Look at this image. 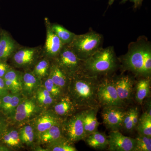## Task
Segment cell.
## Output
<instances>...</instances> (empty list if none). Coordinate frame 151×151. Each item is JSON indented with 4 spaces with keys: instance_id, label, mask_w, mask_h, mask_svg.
<instances>
[{
    "instance_id": "cell-1",
    "label": "cell",
    "mask_w": 151,
    "mask_h": 151,
    "mask_svg": "<svg viewBox=\"0 0 151 151\" xmlns=\"http://www.w3.org/2000/svg\"><path fill=\"white\" fill-rule=\"evenodd\" d=\"M99 81L97 76L86 74L82 70L70 78L67 94L77 109L100 107L97 97Z\"/></svg>"
},
{
    "instance_id": "cell-2",
    "label": "cell",
    "mask_w": 151,
    "mask_h": 151,
    "mask_svg": "<svg viewBox=\"0 0 151 151\" xmlns=\"http://www.w3.org/2000/svg\"><path fill=\"white\" fill-rule=\"evenodd\" d=\"M117 58L113 47L100 48L84 60L82 70L92 76L109 74L116 69Z\"/></svg>"
},
{
    "instance_id": "cell-3",
    "label": "cell",
    "mask_w": 151,
    "mask_h": 151,
    "mask_svg": "<svg viewBox=\"0 0 151 151\" xmlns=\"http://www.w3.org/2000/svg\"><path fill=\"white\" fill-rule=\"evenodd\" d=\"M103 37L99 34L91 32L76 35L68 45L79 59L86 60L100 48Z\"/></svg>"
},
{
    "instance_id": "cell-4",
    "label": "cell",
    "mask_w": 151,
    "mask_h": 151,
    "mask_svg": "<svg viewBox=\"0 0 151 151\" xmlns=\"http://www.w3.org/2000/svg\"><path fill=\"white\" fill-rule=\"evenodd\" d=\"M44 110L33 97H24L13 115L8 119L9 123H12L15 127H21L33 120Z\"/></svg>"
},
{
    "instance_id": "cell-5",
    "label": "cell",
    "mask_w": 151,
    "mask_h": 151,
    "mask_svg": "<svg viewBox=\"0 0 151 151\" xmlns=\"http://www.w3.org/2000/svg\"><path fill=\"white\" fill-rule=\"evenodd\" d=\"M149 45L143 42L132 44L123 58L125 70H129L136 76H143L145 52Z\"/></svg>"
},
{
    "instance_id": "cell-6",
    "label": "cell",
    "mask_w": 151,
    "mask_h": 151,
    "mask_svg": "<svg viewBox=\"0 0 151 151\" xmlns=\"http://www.w3.org/2000/svg\"><path fill=\"white\" fill-rule=\"evenodd\" d=\"M97 97L100 107H124L126 106L119 97L113 79L105 78L99 81Z\"/></svg>"
},
{
    "instance_id": "cell-7",
    "label": "cell",
    "mask_w": 151,
    "mask_h": 151,
    "mask_svg": "<svg viewBox=\"0 0 151 151\" xmlns=\"http://www.w3.org/2000/svg\"><path fill=\"white\" fill-rule=\"evenodd\" d=\"M54 58L55 63L70 78L82 69L84 61L78 58L68 45L63 46Z\"/></svg>"
},
{
    "instance_id": "cell-8",
    "label": "cell",
    "mask_w": 151,
    "mask_h": 151,
    "mask_svg": "<svg viewBox=\"0 0 151 151\" xmlns=\"http://www.w3.org/2000/svg\"><path fill=\"white\" fill-rule=\"evenodd\" d=\"M64 119L62 123L64 137L74 143L84 140L86 137L84 132L82 111Z\"/></svg>"
},
{
    "instance_id": "cell-9",
    "label": "cell",
    "mask_w": 151,
    "mask_h": 151,
    "mask_svg": "<svg viewBox=\"0 0 151 151\" xmlns=\"http://www.w3.org/2000/svg\"><path fill=\"white\" fill-rule=\"evenodd\" d=\"M126 112L124 107H104L102 112V117L105 127L111 131L119 130L123 127Z\"/></svg>"
},
{
    "instance_id": "cell-10",
    "label": "cell",
    "mask_w": 151,
    "mask_h": 151,
    "mask_svg": "<svg viewBox=\"0 0 151 151\" xmlns=\"http://www.w3.org/2000/svg\"><path fill=\"white\" fill-rule=\"evenodd\" d=\"M63 120L57 116L52 110H44L32 120V125L34 128L37 137L53 125L62 124Z\"/></svg>"
},
{
    "instance_id": "cell-11",
    "label": "cell",
    "mask_w": 151,
    "mask_h": 151,
    "mask_svg": "<svg viewBox=\"0 0 151 151\" xmlns=\"http://www.w3.org/2000/svg\"><path fill=\"white\" fill-rule=\"evenodd\" d=\"M108 150L111 151H133L135 139L122 134L119 130L111 131L108 137Z\"/></svg>"
},
{
    "instance_id": "cell-12",
    "label": "cell",
    "mask_w": 151,
    "mask_h": 151,
    "mask_svg": "<svg viewBox=\"0 0 151 151\" xmlns=\"http://www.w3.org/2000/svg\"><path fill=\"white\" fill-rule=\"evenodd\" d=\"M113 80L119 98L127 105L132 100L134 80L128 75L121 76Z\"/></svg>"
},
{
    "instance_id": "cell-13",
    "label": "cell",
    "mask_w": 151,
    "mask_h": 151,
    "mask_svg": "<svg viewBox=\"0 0 151 151\" xmlns=\"http://www.w3.org/2000/svg\"><path fill=\"white\" fill-rule=\"evenodd\" d=\"M46 39L44 47L45 54L47 57L55 58L59 53L64 45L51 28V24L47 19Z\"/></svg>"
},
{
    "instance_id": "cell-14",
    "label": "cell",
    "mask_w": 151,
    "mask_h": 151,
    "mask_svg": "<svg viewBox=\"0 0 151 151\" xmlns=\"http://www.w3.org/2000/svg\"><path fill=\"white\" fill-rule=\"evenodd\" d=\"M52 107L53 112L63 120L75 114L78 109L67 94L56 100Z\"/></svg>"
},
{
    "instance_id": "cell-15",
    "label": "cell",
    "mask_w": 151,
    "mask_h": 151,
    "mask_svg": "<svg viewBox=\"0 0 151 151\" xmlns=\"http://www.w3.org/2000/svg\"><path fill=\"white\" fill-rule=\"evenodd\" d=\"M39 51L37 48L24 47L13 54L12 60L17 67H27L32 64L37 58Z\"/></svg>"
},
{
    "instance_id": "cell-16",
    "label": "cell",
    "mask_w": 151,
    "mask_h": 151,
    "mask_svg": "<svg viewBox=\"0 0 151 151\" xmlns=\"http://www.w3.org/2000/svg\"><path fill=\"white\" fill-rule=\"evenodd\" d=\"M24 96L22 93L11 92L0 98V112L8 119L13 114L17 107Z\"/></svg>"
},
{
    "instance_id": "cell-17",
    "label": "cell",
    "mask_w": 151,
    "mask_h": 151,
    "mask_svg": "<svg viewBox=\"0 0 151 151\" xmlns=\"http://www.w3.org/2000/svg\"><path fill=\"white\" fill-rule=\"evenodd\" d=\"M41 84V81L32 71L22 73V94L25 97H32Z\"/></svg>"
},
{
    "instance_id": "cell-18",
    "label": "cell",
    "mask_w": 151,
    "mask_h": 151,
    "mask_svg": "<svg viewBox=\"0 0 151 151\" xmlns=\"http://www.w3.org/2000/svg\"><path fill=\"white\" fill-rule=\"evenodd\" d=\"M99 108H88L82 111V121L86 136L97 131L98 129L100 124L97 118Z\"/></svg>"
},
{
    "instance_id": "cell-19",
    "label": "cell",
    "mask_w": 151,
    "mask_h": 151,
    "mask_svg": "<svg viewBox=\"0 0 151 151\" xmlns=\"http://www.w3.org/2000/svg\"><path fill=\"white\" fill-rule=\"evenodd\" d=\"M65 137L63 132L62 124H55L37 137L38 142L46 145Z\"/></svg>"
},
{
    "instance_id": "cell-20",
    "label": "cell",
    "mask_w": 151,
    "mask_h": 151,
    "mask_svg": "<svg viewBox=\"0 0 151 151\" xmlns=\"http://www.w3.org/2000/svg\"><path fill=\"white\" fill-rule=\"evenodd\" d=\"M3 78L9 92L12 93H22V73L11 68Z\"/></svg>"
},
{
    "instance_id": "cell-21",
    "label": "cell",
    "mask_w": 151,
    "mask_h": 151,
    "mask_svg": "<svg viewBox=\"0 0 151 151\" xmlns=\"http://www.w3.org/2000/svg\"><path fill=\"white\" fill-rule=\"evenodd\" d=\"M48 76L63 91L67 90L70 78L55 62L50 64Z\"/></svg>"
},
{
    "instance_id": "cell-22",
    "label": "cell",
    "mask_w": 151,
    "mask_h": 151,
    "mask_svg": "<svg viewBox=\"0 0 151 151\" xmlns=\"http://www.w3.org/2000/svg\"><path fill=\"white\" fill-rule=\"evenodd\" d=\"M16 48L15 42L6 32L2 30L0 40V60L6 61Z\"/></svg>"
},
{
    "instance_id": "cell-23",
    "label": "cell",
    "mask_w": 151,
    "mask_h": 151,
    "mask_svg": "<svg viewBox=\"0 0 151 151\" xmlns=\"http://www.w3.org/2000/svg\"><path fill=\"white\" fill-rule=\"evenodd\" d=\"M84 140L88 146L96 150H104L108 147V137L98 131L86 136Z\"/></svg>"
},
{
    "instance_id": "cell-24",
    "label": "cell",
    "mask_w": 151,
    "mask_h": 151,
    "mask_svg": "<svg viewBox=\"0 0 151 151\" xmlns=\"http://www.w3.org/2000/svg\"><path fill=\"white\" fill-rule=\"evenodd\" d=\"M10 148H19L22 146L19 130L14 128H7L3 134L1 141Z\"/></svg>"
},
{
    "instance_id": "cell-25",
    "label": "cell",
    "mask_w": 151,
    "mask_h": 151,
    "mask_svg": "<svg viewBox=\"0 0 151 151\" xmlns=\"http://www.w3.org/2000/svg\"><path fill=\"white\" fill-rule=\"evenodd\" d=\"M33 97L44 110L52 106L56 101L44 86L41 85L38 88Z\"/></svg>"
},
{
    "instance_id": "cell-26",
    "label": "cell",
    "mask_w": 151,
    "mask_h": 151,
    "mask_svg": "<svg viewBox=\"0 0 151 151\" xmlns=\"http://www.w3.org/2000/svg\"><path fill=\"white\" fill-rule=\"evenodd\" d=\"M20 139L22 144L27 146H32L37 139L35 130L32 124H26L19 130Z\"/></svg>"
},
{
    "instance_id": "cell-27",
    "label": "cell",
    "mask_w": 151,
    "mask_h": 151,
    "mask_svg": "<svg viewBox=\"0 0 151 151\" xmlns=\"http://www.w3.org/2000/svg\"><path fill=\"white\" fill-rule=\"evenodd\" d=\"M150 89V81L149 78H145L138 81L136 86L135 99L139 104L148 96Z\"/></svg>"
},
{
    "instance_id": "cell-28",
    "label": "cell",
    "mask_w": 151,
    "mask_h": 151,
    "mask_svg": "<svg viewBox=\"0 0 151 151\" xmlns=\"http://www.w3.org/2000/svg\"><path fill=\"white\" fill-rule=\"evenodd\" d=\"M135 129L140 135L151 137V114L147 112L143 113Z\"/></svg>"
},
{
    "instance_id": "cell-29",
    "label": "cell",
    "mask_w": 151,
    "mask_h": 151,
    "mask_svg": "<svg viewBox=\"0 0 151 151\" xmlns=\"http://www.w3.org/2000/svg\"><path fill=\"white\" fill-rule=\"evenodd\" d=\"M47 150L48 151H76L73 143L65 137L46 145Z\"/></svg>"
},
{
    "instance_id": "cell-30",
    "label": "cell",
    "mask_w": 151,
    "mask_h": 151,
    "mask_svg": "<svg viewBox=\"0 0 151 151\" xmlns=\"http://www.w3.org/2000/svg\"><path fill=\"white\" fill-rule=\"evenodd\" d=\"M52 29L64 45L69 44L76 35L58 24H51Z\"/></svg>"
},
{
    "instance_id": "cell-31",
    "label": "cell",
    "mask_w": 151,
    "mask_h": 151,
    "mask_svg": "<svg viewBox=\"0 0 151 151\" xmlns=\"http://www.w3.org/2000/svg\"><path fill=\"white\" fill-rule=\"evenodd\" d=\"M50 64L49 60L46 58L41 60L36 64L32 72L41 81L48 77Z\"/></svg>"
},
{
    "instance_id": "cell-32",
    "label": "cell",
    "mask_w": 151,
    "mask_h": 151,
    "mask_svg": "<svg viewBox=\"0 0 151 151\" xmlns=\"http://www.w3.org/2000/svg\"><path fill=\"white\" fill-rule=\"evenodd\" d=\"M43 86L56 100L65 94H64V91L55 84L48 76L44 82Z\"/></svg>"
},
{
    "instance_id": "cell-33",
    "label": "cell",
    "mask_w": 151,
    "mask_h": 151,
    "mask_svg": "<svg viewBox=\"0 0 151 151\" xmlns=\"http://www.w3.org/2000/svg\"><path fill=\"white\" fill-rule=\"evenodd\" d=\"M135 139L133 151H151V137L140 135Z\"/></svg>"
},
{
    "instance_id": "cell-34",
    "label": "cell",
    "mask_w": 151,
    "mask_h": 151,
    "mask_svg": "<svg viewBox=\"0 0 151 151\" xmlns=\"http://www.w3.org/2000/svg\"><path fill=\"white\" fill-rule=\"evenodd\" d=\"M151 73V49L149 45L146 49L145 54L144 67H143V77L149 78Z\"/></svg>"
},
{
    "instance_id": "cell-35",
    "label": "cell",
    "mask_w": 151,
    "mask_h": 151,
    "mask_svg": "<svg viewBox=\"0 0 151 151\" xmlns=\"http://www.w3.org/2000/svg\"><path fill=\"white\" fill-rule=\"evenodd\" d=\"M132 113L133 108H130L129 110L127 111L124 116L122 128H124L126 132H131L135 129L132 122Z\"/></svg>"
},
{
    "instance_id": "cell-36",
    "label": "cell",
    "mask_w": 151,
    "mask_h": 151,
    "mask_svg": "<svg viewBox=\"0 0 151 151\" xmlns=\"http://www.w3.org/2000/svg\"><path fill=\"white\" fill-rule=\"evenodd\" d=\"M9 124L7 118L2 113H0V141L3 134L8 128Z\"/></svg>"
},
{
    "instance_id": "cell-37",
    "label": "cell",
    "mask_w": 151,
    "mask_h": 151,
    "mask_svg": "<svg viewBox=\"0 0 151 151\" xmlns=\"http://www.w3.org/2000/svg\"><path fill=\"white\" fill-rule=\"evenodd\" d=\"M12 68L6 61L0 60V77L4 78L6 73Z\"/></svg>"
},
{
    "instance_id": "cell-38",
    "label": "cell",
    "mask_w": 151,
    "mask_h": 151,
    "mask_svg": "<svg viewBox=\"0 0 151 151\" xmlns=\"http://www.w3.org/2000/svg\"><path fill=\"white\" fill-rule=\"evenodd\" d=\"M9 92L6 86L4 78L0 77V97H3Z\"/></svg>"
},
{
    "instance_id": "cell-39",
    "label": "cell",
    "mask_w": 151,
    "mask_h": 151,
    "mask_svg": "<svg viewBox=\"0 0 151 151\" xmlns=\"http://www.w3.org/2000/svg\"><path fill=\"white\" fill-rule=\"evenodd\" d=\"M132 122L134 128H136L137 124L139 122V112L137 108H133V113L132 116Z\"/></svg>"
},
{
    "instance_id": "cell-40",
    "label": "cell",
    "mask_w": 151,
    "mask_h": 151,
    "mask_svg": "<svg viewBox=\"0 0 151 151\" xmlns=\"http://www.w3.org/2000/svg\"><path fill=\"white\" fill-rule=\"evenodd\" d=\"M115 1H116V0H110L109 2V4H113V2ZM128 1H129V0H122V3H126ZM129 1L134 3L135 8H137V7L138 0H129Z\"/></svg>"
},
{
    "instance_id": "cell-41",
    "label": "cell",
    "mask_w": 151,
    "mask_h": 151,
    "mask_svg": "<svg viewBox=\"0 0 151 151\" xmlns=\"http://www.w3.org/2000/svg\"><path fill=\"white\" fill-rule=\"evenodd\" d=\"M11 149L7 146L0 145V151H11Z\"/></svg>"
},
{
    "instance_id": "cell-42",
    "label": "cell",
    "mask_w": 151,
    "mask_h": 151,
    "mask_svg": "<svg viewBox=\"0 0 151 151\" xmlns=\"http://www.w3.org/2000/svg\"><path fill=\"white\" fill-rule=\"evenodd\" d=\"M143 0H138L137 6H139L142 4Z\"/></svg>"
},
{
    "instance_id": "cell-43",
    "label": "cell",
    "mask_w": 151,
    "mask_h": 151,
    "mask_svg": "<svg viewBox=\"0 0 151 151\" xmlns=\"http://www.w3.org/2000/svg\"><path fill=\"white\" fill-rule=\"evenodd\" d=\"M2 30L1 29H0V40H1V37L2 32Z\"/></svg>"
},
{
    "instance_id": "cell-44",
    "label": "cell",
    "mask_w": 151,
    "mask_h": 151,
    "mask_svg": "<svg viewBox=\"0 0 151 151\" xmlns=\"http://www.w3.org/2000/svg\"><path fill=\"white\" fill-rule=\"evenodd\" d=\"M0 98H1V97H0Z\"/></svg>"
}]
</instances>
